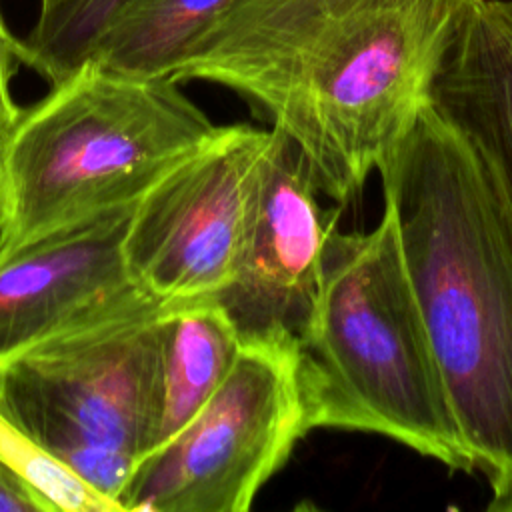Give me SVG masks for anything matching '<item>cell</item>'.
<instances>
[{
  "instance_id": "obj_1",
  "label": "cell",
  "mask_w": 512,
  "mask_h": 512,
  "mask_svg": "<svg viewBox=\"0 0 512 512\" xmlns=\"http://www.w3.org/2000/svg\"><path fill=\"white\" fill-rule=\"evenodd\" d=\"M474 0H240L174 82L222 84L290 136L346 204L432 102Z\"/></svg>"
},
{
  "instance_id": "obj_2",
  "label": "cell",
  "mask_w": 512,
  "mask_h": 512,
  "mask_svg": "<svg viewBox=\"0 0 512 512\" xmlns=\"http://www.w3.org/2000/svg\"><path fill=\"white\" fill-rule=\"evenodd\" d=\"M378 174L454 416L498 500L512 492V198L434 102Z\"/></svg>"
},
{
  "instance_id": "obj_3",
  "label": "cell",
  "mask_w": 512,
  "mask_h": 512,
  "mask_svg": "<svg viewBox=\"0 0 512 512\" xmlns=\"http://www.w3.org/2000/svg\"><path fill=\"white\" fill-rule=\"evenodd\" d=\"M298 382L310 430L380 434L452 470H474L388 202L372 230L328 234Z\"/></svg>"
},
{
  "instance_id": "obj_4",
  "label": "cell",
  "mask_w": 512,
  "mask_h": 512,
  "mask_svg": "<svg viewBox=\"0 0 512 512\" xmlns=\"http://www.w3.org/2000/svg\"><path fill=\"white\" fill-rule=\"evenodd\" d=\"M170 78L88 60L0 140V248L132 204L218 126Z\"/></svg>"
},
{
  "instance_id": "obj_5",
  "label": "cell",
  "mask_w": 512,
  "mask_h": 512,
  "mask_svg": "<svg viewBox=\"0 0 512 512\" xmlns=\"http://www.w3.org/2000/svg\"><path fill=\"white\" fill-rule=\"evenodd\" d=\"M168 306L0 360V414L116 510L120 492L152 450L160 314Z\"/></svg>"
},
{
  "instance_id": "obj_6",
  "label": "cell",
  "mask_w": 512,
  "mask_h": 512,
  "mask_svg": "<svg viewBox=\"0 0 512 512\" xmlns=\"http://www.w3.org/2000/svg\"><path fill=\"white\" fill-rule=\"evenodd\" d=\"M308 432L298 350L242 342L204 408L138 462L118 508L244 512Z\"/></svg>"
},
{
  "instance_id": "obj_7",
  "label": "cell",
  "mask_w": 512,
  "mask_h": 512,
  "mask_svg": "<svg viewBox=\"0 0 512 512\" xmlns=\"http://www.w3.org/2000/svg\"><path fill=\"white\" fill-rule=\"evenodd\" d=\"M268 136L248 124L218 126L138 198L124 256L142 290L164 302H192L226 288Z\"/></svg>"
},
{
  "instance_id": "obj_8",
  "label": "cell",
  "mask_w": 512,
  "mask_h": 512,
  "mask_svg": "<svg viewBox=\"0 0 512 512\" xmlns=\"http://www.w3.org/2000/svg\"><path fill=\"white\" fill-rule=\"evenodd\" d=\"M298 144L270 128L248 198L232 278L212 302L242 342L298 350L320 296L322 258L338 210H324Z\"/></svg>"
},
{
  "instance_id": "obj_9",
  "label": "cell",
  "mask_w": 512,
  "mask_h": 512,
  "mask_svg": "<svg viewBox=\"0 0 512 512\" xmlns=\"http://www.w3.org/2000/svg\"><path fill=\"white\" fill-rule=\"evenodd\" d=\"M136 202L0 248V360L174 304L150 296L128 270L124 240Z\"/></svg>"
},
{
  "instance_id": "obj_10",
  "label": "cell",
  "mask_w": 512,
  "mask_h": 512,
  "mask_svg": "<svg viewBox=\"0 0 512 512\" xmlns=\"http://www.w3.org/2000/svg\"><path fill=\"white\" fill-rule=\"evenodd\" d=\"M432 102L484 148L512 198V0H474Z\"/></svg>"
},
{
  "instance_id": "obj_11",
  "label": "cell",
  "mask_w": 512,
  "mask_h": 512,
  "mask_svg": "<svg viewBox=\"0 0 512 512\" xmlns=\"http://www.w3.org/2000/svg\"><path fill=\"white\" fill-rule=\"evenodd\" d=\"M242 340L212 300L170 304L160 314V386L152 450L174 438L228 376Z\"/></svg>"
},
{
  "instance_id": "obj_12",
  "label": "cell",
  "mask_w": 512,
  "mask_h": 512,
  "mask_svg": "<svg viewBox=\"0 0 512 512\" xmlns=\"http://www.w3.org/2000/svg\"><path fill=\"white\" fill-rule=\"evenodd\" d=\"M238 2L130 0L102 32L90 60L126 76L174 80L196 44Z\"/></svg>"
},
{
  "instance_id": "obj_13",
  "label": "cell",
  "mask_w": 512,
  "mask_h": 512,
  "mask_svg": "<svg viewBox=\"0 0 512 512\" xmlns=\"http://www.w3.org/2000/svg\"><path fill=\"white\" fill-rule=\"evenodd\" d=\"M130 0H40V12L22 40V64L48 84H58L78 70Z\"/></svg>"
},
{
  "instance_id": "obj_14",
  "label": "cell",
  "mask_w": 512,
  "mask_h": 512,
  "mask_svg": "<svg viewBox=\"0 0 512 512\" xmlns=\"http://www.w3.org/2000/svg\"><path fill=\"white\" fill-rule=\"evenodd\" d=\"M0 456L16 466L58 512H112L116 506L28 442L0 414Z\"/></svg>"
},
{
  "instance_id": "obj_15",
  "label": "cell",
  "mask_w": 512,
  "mask_h": 512,
  "mask_svg": "<svg viewBox=\"0 0 512 512\" xmlns=\"http://www.w3.org/2000/svg\"><path fill=\"white\" fill-rule=\"evenodd\" d=\"M20 64L22 40L10 32L0 10V140L22 114V108L12 98V78Z\"/></svg>"
},
{
  "instance_id": "obj_16",
  "label": "cell",
  "mask_w": 512,
  "mask_h": 512,
  "mask_svg": "<svg viewBox=\"0 0 512 512\" xmlns=\"http://www.w3.org/2000/svg\"><path fill=\"white\" fill-rule=\"evenodd\" d=\"M0 512H58L16 466L0 456Z\"/></svg>"
},
{
  "instance_id": "obj_17",
  "label": "cell",
  "mask_w": 512,
  "mask_h": 512,
  "mask_svg": "<svg viewBox=\"0 0 512 512\" xmlns=\"http://www.w3.org/2000/svg\"><path fill=\"white\" fill-rule=\"evenodd\" d=\"M488 510H496V512H512V492L498 498V500H490Z\"/></svg>"
}]
</instances>
